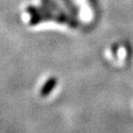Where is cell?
Returning <instances> with one entry per match:
<instances>
[{"instance_id":"cell-1","label":"cell","mask_w":133,"mask_h":133,"mask_svg":"<svg viewBox=\"0 0 133 133\" xmlns=\"http://www.w3.org/2000/svg\"><path fill=\"white\" fill-rule=\"evenodd\" d=\"M27 12L31 17L30 21H29L30 26H37L43 21V17L41 13V11L38 10V7H35L33 5H29L28 8H27Z\"/></svg>"},{"instance_id":"cell-2","label":"cell","mask_w":133,"mask_h":133,"mask_svg":"<svg viewBox=\"0 0 133 133\" xmlns=\"http://www.w3.org/2000/svg\"><path fill=\"white\" fill-rule=\"evenodd\" d=\"M57 83H58V79L56 77H50L48 78V80L44 82V84L43 85L42 89L39 90V96L42 98H46L50 95V93L53 91V89L57 86Z\"/></svg>"}]
</instances>
